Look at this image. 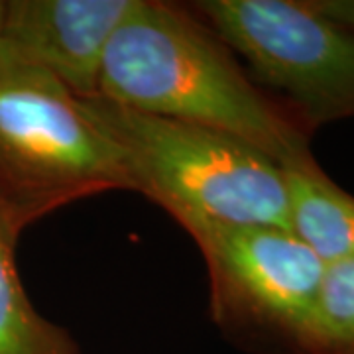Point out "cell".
<instances>
[{"instance_id":"6da1fadb","label":"cell","mask_w":354,"mask_h":354,"mask_svg":"<svg viewBox=\"0 0 354 354\" xmlns=\"http://www.w3.org/2000/svg\"><path fill=\"white\" fill-rule=\"evenodd\" d=\"M99 95L140 113L215 128L283 169L313 162L307 132L189 14L136 0L109 41Z\"/></svg>"},{"instance_id":"7a4b0ae2","label":"cell","mask_w":354,"mask_h":354,"mask_svg":"<svg viewBox=\"0 0 354 354\" xmlns=\"http://www.w3.org/2000/svg\"><path fill=\"white\" fill-rule=\"evenodd\" d=\"M81 104L113 144L130 189L164 207L185 230L205 225L290 228L286 169L248 142L140 113L101 95Z\"/></svg>"},{"instance_id":"3957f363","label":"cell","mask_w":354,"mask_h":354,"mask_svg":"<svg viewBox=\"0 0 354 354\" xmlns=\"http://www.w3.org/2000/svg\"><path fill=\"white\" fill-rule=\"evenodd\" d=\"M109 189H130L127 171L81 99L0 51V197L18 227Z\"/></svg>"},{"instance_id":"277c9868","label":"cell","mask_w":354,"mask_h":354,"mask_svg":"<svg viewBox=\"0 0 354 354\" xmlns=\"http://www.w3.org/2000/svg\"><path fill=\"white\" fill-rule=\"evenodd\" d=\"M195 10L250 79L281 95L307 130L354 118V34L305 0H201Z\"/></svg>"},{"instance_id":"5b68a950","label":"cell","mask_w":354,"mask_h":354,"mask_svg":"<svg viewBox=\"0 0 354 354\" xmlns=\"http://www.w3.org/2000/svg\"><path fill=\"white\" fill-rule=\"evenodd\" d=\"M187 232L207 262L216 315L274 330L299 348L325 262L290 228L205 225Z\"/></svg>"},{"instance_id":"8992f818","label":"cell","mask_w":354,"mask_h":354,"mask_svg":"<svg viewBox=\"0 0 354 354\" xmlns=\"http://www.w3.org/2000/svg\"><path fill=\"white\" fill-rule=\"evenodd\" d=\"M136 0H10L0 51L55 77L79 99L99 95L109 41Z\"/></svg>"},{"instance_id":"52a82bcc","label":"cell","mask_w":354,"mask_h":354,"mask_svg":"<svg viewBox=\"0 0 354 354\" xmlns=\"http://www.w3.org/2000/svg\"><path fill=\"white\" fill-rule=\"evenodd\" d=\"M290 230L325 262L354 260V195L309 162L286 169Z\"/></svg>"},{"instance_id":"ba28073f","label":"cell","mask_w":354,"mask_h":354,"mask_svg":"<svg viewBox=\"0 0 354 354\" xmlns=\"http://www.w3.org/2000/svg\"><path fill=\"white\" fill-rule=\"evenodd\" d=\"M22 228L0 197V354H79L67 333L39 315L16 268Z\"/></svg>"},{"instance_id":"9c48e42d","label":"cell","mask_w":354,"mask_h":354,"mask_svg":"<svg viewBox=\"0 0 354 354\" xmlns=\"http://www.w3.org/2000/svg\"><path fill=\"white\" fill-rule=\"evenodd\" d=\"M299 351L307 354H354V260L325 264Z\"/></svg>"},{"instance_id":"30bf717a","label":"cell","mask_w":354,"mask_h":354,"mask_svg":"<svg viewBox=\"0 0 354 354\" xmlns=\"http://www.w3.org/2000/svg\"><path fill=\"white\" fill-rule=\"evenodd\" d=\"M309 8L354 34V0H305Z\"/></svg>"},{"instance_id":"8fae6325","label":"cell","mask_w":354,"mask_h":354,"mask_svg":"<svg viewBox=\"0 0 354 354\" xmlns=\"http://www.w3.org/2000/svg\"><path fill=\"white\" fill-rule=\"evenodd\" d=\"M4 12H6V2L0 0V34H2V24H4Z\"/></svg>"}]
</instances>
